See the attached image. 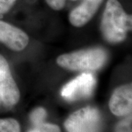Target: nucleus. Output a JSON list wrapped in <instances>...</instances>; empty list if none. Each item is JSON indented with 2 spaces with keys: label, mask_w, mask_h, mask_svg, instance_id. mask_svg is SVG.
<instances>
[{
  "label": "nucleus",
  "mask_w": 132,
  "mask_h": 132,
  "mask_svg": "<svg viewBox=\"0 0 132 132\" xmlns=\"http://www.w3.org/2000/svg\"><path fill=\"white\" fill-rule=\"evenodd\" d=\"M10 73L9 64L5 57L0 54V80L4 79Z\"/></svg>",
  "instance_id": "nucleus-13"
},
{
  "label": "nucleus",
  "mask_w": 132,
  "mask_h": 132,
  "mask_svg": "<svg viewBox=\"0 0 132 132\" xmlns=\"http://www.w3.org/2000/svg\"><path fill=\"white\" fill-rule=\"evenodd\" d=\"M0 98L6 106H13L19 101L20 92L11 73L0 80Z\"/></svg>",
  "instance_id": "nucleus-8"
},
{
  "label": "nucleus",
  "mask_w": 132,
  "mask_h": 132,
  "mask_svg": "<svg viewBox=\"0 0 132 132\" xmlns=\"http://www.w3.org/2000/svg\"><path fill=\"white\" fill-rule=\"evenodd\" d=\"M131 126V114H129L116 124L114 132H132Z\"/></svg>",
  "instance_id": "nucleus-12"
},
{
  "label": "nucleus",
  "mask_w": 132,
  "mask_h": 132,
  "mask_svg": "<svg viewBox=\"0 0 132 132\" xmlns=\"http://www.w3.org/2000/svg\"><path fill=\"white\" fill-rule=\"evenodd\" d=\"M27 132H61V130L55 124L43 122L37 125H33V127Z\"/></svg>",
  "instance_id": "nucleus-10"
},
{
  "label": "nucleus",
  "mask_w": 132,
  "mask_h": 132,
  "mask_svg": "<svg viewBox=\"0 0 132 132\" xmlns=\"http://www.w3.org/2000/svg\"><path fill=\"white\" fill-rule=\"evenodd\" d=\"M95 79L91 73H83L68 82L62 89V96L68 101L87 98L93 94Z\"/></svg>",
  "instance_id": "nucleus-4"
},
{
  "label": "nucleus",
  "mask_w": 132,
  "mask_h": 132,
  "mask_svg": "<svg viewBox=\"0 0 132 132\" xmlns=\"http://www.w3.org/2000/svg\"><path fill=\"white\" fill-rule=\"evenodd\" d=\"M0 132H21L20 125L13 118H1Z\"/></svg>",
  "instance_id": "nucleus-9"
},
{
  "label": "nucleus",
  "mask_w": 132,
  "mask_h": 132,
  "mask_svg": "<svg viewBox=\"0 0 132 132\" xmlns=\"http://www.w3.org/2000/svg\"><path fill=\"white\" fill-rule=\"evenodd\" d=\"M109 107L115 116L126 117L131 114V84L122 85L114 91L109 102Z\"/></svg>",
  "instance_id": "nucleus-5"
},
{
  "label": "nucleus",
  "mask_w": 132,
  "mask_h": 132,
  "mask_svg": "<svg viewBox=\"0 0 132 132\" xmlns=\"http://www.w3.org/2000/svg\"><path fill=\"white\" fill-rule=\"evenodd\" d=\"M106 57V52L103 48H92L62 54L57 57V62L67 70L91 71L104 65Z\"/></svg>",
  "instance_id": "nucleus-2"
},
{
  "label": "nucleus",
  "mask_w": 132,
  "mask_h": 132,
  "mask_svg": "<svg viewBox=\"0 0 132 132\" xmlns=\"http://www.w3.org/2000/svg\"><path fill=\"white\" fill-rule=\"evenodd\" d=\"M48 5L54 10H60L65 5L67 0H46ZM76 1V0H71Z\"/></svg>",
  "instance_id": "nucleus-15"
},
{
  "label": "nucleus",
  "mask_w": 132,
  "mask_h": 132,
  "mask_svg": "<svg viewBox=\"0 0 132 132\" xmlns=\"http://www.w3.org/2000/svg\"><path fill=\"white\" fill-rule=\"evenodd\" d=\"M17 0H0V15L7 13Z\"/></svg>",
  "instance_id": "nucleus-14"
},
{
  "label": "nucleus",
  "mask_w": 132,
  "mask_h": 132,
  "mask_svg": "<svg viewBox=\"0 0 132 132\" xmlns=\"http://www.w3.org/2000/svg\"><path fill=\"white\" fill-rule=\"evenodd\" d=\"M64 126L67 132H101V115L97 108L86 106L70 114Z\"/></svg>",
  "instance_id": "nucleus-3"
},
{
  "label": "nucleus",
  "mask_w": 132,
  "mask_h": 132,
  "mask_svg": "<svg viewBox=\"0 0 132 132\" xmlns=\"http://www.w3.org/2000/svg\"><path fill=\"white\" fill-rule=\"evenodd\" d=\"M131 15H128L118 0H108L101 23L104 39L110 43L123 41L131 29Z\"/></svg>",
  "instance_id": "nucleus-1"
},
{
  "label": "nucleus",
  "mask_w": 132,
  "mask_h": 132,
  "mask_svg": "<svg viewBox=\"0 0 132 132\" xmlns=\"http://www.w3.org/2000/svg\"><path fill=\"white\" fill-rule=\"evenodd\" d=\"M46 111L43 107H38L35 109L30 114V120L33 125H37L43 122H45V119L46 118Z\"/></svg>",
  "instance_id": "nucleus-11"
},
{
  "label": "nucleus",
  "mask_w": 132,
  "mask_h": 132,
  "mask_svg": "<svg viewBox=\"0 0 132 132\" xmlns=\"http://www.w3.org/2000/svg\"><path fill=\"white\" fill-rule=\"evenodd\" d=\"M0 42L13 51L20 52L27 46L29 37L23 30L0 20Z\"/></svg>",
  "instance_id": "nucleus-6"
},
{
  "label": "nucleus",
  "mask_w": 132,
  "mask_h": 132,
  "mask_svg": "<svg viewBox=\"0 0 132 132\" xmlns=\"http://www.w3.org/2000/svg\"><path fill=\"white\" fill-rule=\"evenodd\" d=\"M104 0H83L79 6L71 10L69 21L73 26L81 27L88 23Z\"/></svg>",
  "instance_id": "nucleus-7"
}]
</instances>
